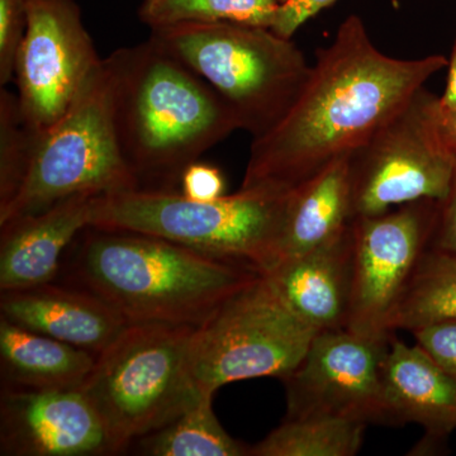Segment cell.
Returning <instances> with one entry per match:
<instances>
[{
    "label": "cell",
    "instance_id": "1",
    "mask_svg": "<svg viewBox=\"0 0 456 456\" xmlns=\"http://www.w3.org/2000/svg\"><path fill=\"white\" fill-rule=\"evenodd\" d=\"M448 64L441 55L387 56L362 20L347 17L332 44L318 51L289 112L253 139L241 189L288 193L349 158Z\"/></svg>",
    "mask_w": 456,
    "mask_h": 456
},
{
    "label": "cell",
    "instance_id": "2",
    "mask_svg": "<svg viewBox=\"0 0 456 456\" xmlns=\"http://www.w3.org/2000/svg\"><path fill=\"white\" fill-rule=\"evenodd\" d=\"M104 62L117 142L139 191H180L189 165L240 130L224 99L150 38Z\"/></svg>",
    "mask_w": 456,
    "mask_h": 456
},
{
    "label": "cell",
    "instance_id": "3",
    "mask_svg": "<svg viewBox=\"0 0 456 456\" xmlns=\"http://www.w3.org/2000/svg\"><path fill=\"white\" fill-rule=\"evenodd\" d=\"M261 273L161 237L88 226L70 263L71 283L128 325L198 327Z\"/></svg>",
    "mask_w": 456,
    "mask_h": 456
},
{
    "label": "cell",
    "instance_id": "4",
    "mask_svg": "<svg viewBox=\"0 0 456 456\" xmlns=\"http://www.w3.org/2000/svg\"><path fill=\"white\" fill-rule=\"evenodd\" d=\"M150 40L202 77L253 139L284 118L311 74L292 38L268 27L179 23L152 28Z\"/></svg>",
    "mask_w": 456,
    "mask_h": 456
},
{
    "label": "cell",
    "instance_id": "5",
    "mask_svg": "<svg viewBox=\"0 0 456 456\" xmlns=\"http://www.w3.org/2000/svg\"><path fill=\"white\" fill-rule=\"evenodd\" d=\"M288 194L240 189L212 202H197L180 191H114L93 198L89 226L161 237L265 274L283 227Z\"/></svg>",
    "mask_w": 456,
    "mask_h": 456
},
{
    "label": "cell",
    "instance_id": "6",
    "mask_svg": "<svg viewBox=\"0 0 456 456\" xmlns=\"http://www.w3.org/2000/svg\"><path fill=\"white\" fill-rule=\"evenodd\" d=\"M194 329L130 325L95 359L79 389L101 417L116 454L207 399L189 377Z\"/></svg>",
    "mask_w": 456,
    "mask_h": 456
},
{
    "label": "cell",
    "instance_id": "7",
    "mask_svg": "<svg viewBox=\"0 0 456 456\" xmlns=\"http://www.w3.org/2000/svg\"><path fill=\"white\" fill-rule=\"evenodd\" d=\"M317 334L287 305L268 275L259 274L193 330L189 377L203 398L240 380H283L298 367Z\"/></svg>",
    "mask_w": 456,
    "mask_h": 456
},
{
    "label": "cell",
    "instance_id": "8",
    "mask_svg": "<svg viewBox=\"0 0 456 456\" xmlns=\"http://www.w3.org/2000/svg\"><path fill=\"white\" fill-rule=\"evenodd\" d=\"M137 189L117 142L112 88L106 62L64 116L37 134L22 184L0 207V224L32 215L75 196H99Z\"/></svg>",
    "mask_w": 456,
    "mask_h": 456
},
{
    "label": "cell",
    "instance_id": "9",
    "mask_svg": "<svg viewBox=\"0 0 456 456\" xmlns=\"http://www.w3.org/2000/svg\"><path fill=\"white\" fill-rule=\"evenodd\" d=\"M440 97L421 88L349 158L354 216L371 217L402 204L444 200L454 152L440 136Z\"/></svg>",
    "mask_w": 456,
    "mask_h": 456
},
{
    "label": "cell",
    "instance_id": "10",
    "mask_svg": "<svg viewBox=\"0 0 456 456\" xmlns=\"http://www.w3.org/2000/svg\"><path fill=\"white\" fill-rule=\"evenodd\" d=\"M440 200H422L354 221L353 294L346 330L391 341V321L431 246Z\"/></svg>",
    "mask_w": 456,
    "mask_h": 456
},
{
    "label": "cell",
    "instance_id": "11",
    "mask_svg": "<svg viewBox=\"0 0 456 456\" xmlns=\"http://www.w3.org/2000/svg\"><path fill=\"white\" fill-rule=\"evenodd\" d=\"M25 5L14 77L23 118L42 134L64 116L103 60L74 0H25Z\"/></svg>",
    "mask_w": 456,
    "mask_h": 456
},
{
    "label": "cell",
    "instance_id": "12",
    "mask_svg": "<svg viewBox=\"0 0 456 456\" xmlns=\"http://www.w3.org/2000/svg\"><path fill=\"white\" fill-rule=\"evenodd\" d=\"M388 346L389 341L346 329L318 332L298 367L281 380L285 419L330 416L392 425L383 380Z\"/></svg>",
    "mask_w": 456,
    "mask_h": 456
},
{
    "label": "cell",
    "instance_id": "13",
    "mask_svg": "<svg viewBox=\"0 0 456 456\" xmlns=\"http://www.w3.org/2000/svg\"><path fill=\"white\" fill-rule=\"evenodd\" d=\"M114 452L101 417L80 389L2 387L0 455L98 456Z\"/></svg>",
    "mask_w": 456,
    "mask_h": 456
},
{
    "label": "cell",
    "instance_id": "14",
    "mask_svg": "<svg viewBox=\"0 0 456 456\" xmlns=\"http://www.w3.org/2000/svg\"><path fill=\"white\" fill-rule=\"evenodd\" d=\"M0 314L18 326L99 355L127 329L113 307L82 287L51 283L2 290Z\"/></svg>",
    "mask_w": 456,
    "mask_h": 456
},
{
    "label": "cell",
    "instance_id": "15",
    "mask_svg": "<svg viewBox=\"0 0 456 456\" xmlns=\"http://www.w3.org/2000/svg\"><path fill=\"white\" fill-rule=\"evenodd\" d=\"M94 197L68 198L0 224V292L55 281L66 248L89 226Z\"/></svg>",
    "mask_w": 456,
    "mask_h": 456
},
{
    "label": "cell",
    "instance_id": "16",
    "mask_svg": "<svg viewBox=\"0 0 456 456\" xmlns=\"http://www.w3.org/2000/svg\"><path fill=\"white\" fill-rule=\"evenodd\" d=\"M265 275L287 305L317 332L346 329L353 294L354 224L331 241Z\"/></svg>",
    "mask_w": 456,
    "mask_h": 456
},
{
    "label": "cell",
    "instance_id": "17",
    "mask_svg": "<svg viewBox=\"0 0 456 456\" xmlns=\"http://www.w3.org/2000/svg\"><path fill=\"white\" fill-rule=\"evenodd\" d=\"M383 380L392 425H419L431 440L456 430L455 380L419 345L410 346L393 336Z\"/></svg>",
    "mask_w": 456,
    "mask_h": 456
},
{
    "label": "cell",
    "instance_id": "18",
    "mask_svg": "<svg viewBox=\"0 0 456 456\" xmlns=\"http://www.w3.org/2000/svg\"><path fill=\"white\" fill-rule=\"evenodd\" d=\"M349 158L289 191L283 227L266 273L331 241L354 224Z\"/></svg>",
    "mask_w": 456,
    "mask_h": 456
},
{
    "label": "cell",
    "instance_id": "19",
    "mask_svg": "<svg viewBox=\"0 0 456 456\" xmlns=\"http://www.w3.org/2000/svg\"><path fill=\"white\" fill-rule=\"evenodd\" d=\"M97 355L0 317L2 387L27 391L79 389Z\"/></svg>",
    "mask_w": 456,
    "mask_h": 456
},
{
    "label": "cell",
    "instance_id": "20",
    "mask_svg": "<svg viewBox=\"0 0 456 456\" xmlns=\"http://www.w3.org/2000/svg\"><path fill=\"white\" fill-rule=\"evenodd\" d=\"M368 424L345 417L284 419L268 436L250 446L248 456H353Z\"/></svg>",
    "mask_w": 456,
    "mask_h": 456
},
{
    "label": "cell",
    "instance_id": "21",
    "mask_svg": "<svg viewBox=\"0 0 456 456\" xmlns=\"http://www.w3.org/2000/svg\"><path fill=\"white\" fill-rule=\"evenodd\" d=\"M449 318H456V257L428 248L395 308L391 330L413 332Z\"/></svg>",
    "mask_w": 456,
    "mask_h": 456
},
{
    "label": "cell",
    "instance_id": "22",
    "mask_svg": "<svg viewBox=\"0 0 456 456\" xmlns=\"http://www.w3.org/2000/svg\"><path fill=\"white\" fill-rule=\"evenodd\" d=\"M147 456H246L250 446L233 439L213 412L212 398L203 399L169 424L131 444Z\"/></svg>",
    "mask_w": 456,
    "mask_h": 456
},
{
    "label": "cell",
    "instance_id": "23",
    "mask_svg": "<svg viewBox=\"0 0 456 456\" xmlns=\"http://www.w3.org/2000/svg\"><path fill=\"white\" fill-rule=\"evenodd\" d=\"M275 0H143L139 16L150 28L191 22H232L274 25Z\"/></svg>",
    "mask_w": 456,
    "mask_h": 456
},
{
    "label": "cell",
    "instance_id": "24",
    "mask_svg": "<svg viewBox=\"0 0 456 456\" xmlns=\"http://www.w3.org/2000/svg\"><path fill=\"white\" fill-rule=\"evenodd\" d=\"M37 132L23 118L18 95L0 93V207L11 202L31 161Z\"/></svg>",
    "mask_w": 456,
    "mask_h": 456
},
{
    "label": "cell",
    "instance_id": "25",
    "mask_svg": "<svg viewBox=\"0 0 456 456\" xmlns=\"http://www.w3.org/2000/svg\"><path fill=\"white\" fill-rule=\"evenodd\" d=\"M27 26L25 0H0V86L14 77L18 50Z\"/></svg>",
    "mask_w": 456,
    "mask_h": 456
},
{
    "label": "cell",
    "instance_id": "26",
    "mask_svg": "<svg viewBox=\"0 0 456 456\" xmlns=\"http://www.w3.org/2000/svg\"><path fill=\"white\" fill-rule=\"evenodd\" d=\"M424 349L456 383V318L439 321L411 332Z\"/></svg>",
    "mask_w": 456,
    "mask_h": 456
},
{
    "label": "cell",
    "instance_id": "27",
    "mask_svg": "<svg viewBox=\"0 0 456 456\" xmlns=\"http://www.w3.org/2000/svg\"><path fill=\"white\" fill-rule=\"evenodd\" d=\"M226 182L218 167L196 161L182 176L180 193L197 202H212L226 196Z\"/></svg>",
    "mask_w": 456,
    "mask_h": 456
},
{
    "label": "cell",
    "instance_id": "28",
    "mask_svg": "<svg viewBox=\"0 0 456 456\" xmlns=\"http://www.w3.org/2000/svg\"><path fill=\"white\" fill-rule=\"evenodd\" d=\"M335 2L336 0H287L279 5L274 25L270 29L281 37L292 38L294 33L308 20Z\"/></svg>",
    "mask_w": 456,
    "mask_h": 456
},
{
    "label": "cell",
    "instance_id": "29",
    "mask_svg": "<svg viewBox=\"0 0 456 456\" xmlns=\"http://www.w3.org/2000/svg\"><path fill=\"white\" fill-rule=\"evenodd\" d=\"M448 196L440 200L439 216L430 248L456 257V152Z\"/></svg>",
    "mask_w": 456,
    "mask_h": 456
},
{
    "label": "cell",
    "instance_id": "30",
    "mask_svg": "<svg viewBox=\"0 0 456 456\" xmlns=\"http://www.w3.org/2000/svg\"><path fill=\"white\" fill-rule=\"evenodd\" d=\"M437 125L441 139L450 151L456 152V108L454 110H446L440 106L439 116H437Z\"/></svg>",
    "mask_w": 456,
    "mask_h": 456
},
{
    "label": "cell",
    "instance_id": "31",
    "mask_svg": "<svg viewBox=\"0 0 456 456\" xmlns=\"http://www.w3.org/2000/svg\"><path fill=\"white\" fill-rule=\"evenodd\" d=\"M448 66V82H446L445 92L440 97V106L446 110H454L456 108V40Z\"/></svg>",
    "mask_w": 456,
    "mask_h": 456
},
{
    "label": "cell",
    "instance_id": "32",
    "mask_svg": "<svg viewBox=\"0 0 456 456\" xmlns=\"http://www.w3.org/2000/svg\"><path fill=\"white\" fill-rule=\"evenodd\" d=\"M275 2H278L279 4H283V3L287 2V0H275Z\"/></svg>",
    "mask_w": 456,
    "mask_h": 456
}]
</instances>
